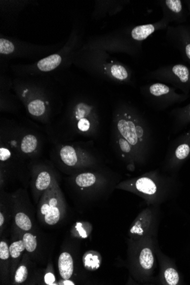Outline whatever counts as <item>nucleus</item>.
Segmentation results:
<instances>
[{
	"instance_id": "nucleus-1",
	"label": "nucleus",
	"mask_w": 190,
	"mask_h": 285,
	"mask_svg": "<svg viewBox=\"0 0 190 285\" xmlns=\"http://www.w3.org/2000/svg\"><path fill=\"white\" fill-rule=\"evenodd\" d=\"M29 161L21 150L17 122L2 120L0 123V190L13 180L27 188L31 180Z\"/></svg>"
},
{
	"instance_id": "nucleus-2",
	"label": "nucleus",
	"mask_w": 190,
	"mask_h": 285,
	"mask_svg": "<svg viewBox=\"0 0 190 285\" xmlns=\"http://www.w3.org/2000/svg\"><path fill=\"white\" fill-rule=\"evenodd\" d=\"M13 91L33 120L46 125L51 124L54 99L49 88L36 77L13 79Z\"/></svg>"
},
{
	"instance_id": "nucleus-3",
	"label": "nucleus",
	"mask_w": 190,
	"mask_h": 285,
	"mask_svg": "<svg viewBox=\"0 0 190 285\" xmlns=\"http://www.w3.org/2000/svg\"><path fill=\"white\" fill-rule=\"evenodd\" d=\"M80 39L76 24L74 25L68 41L58 51L31 64L12 65L11 70L16 76L37 77L68 69L81 47Z\"/></svg>"
},
{
	"instance_id": "nucleus-4",
	"label": "nucleus",
	"mask_w": 190,
	"mask_h": 285,
	"mask_svg": "<svg viewBox=\"0 0 190 285\" xmlns=\"http://www.w3.org/2000/svg\"><path fill=\"white\" fill-rule=\"evenodd\" d=\"M83 142H57L52 149L51 157L62 172L72 176L94 167V155Z\"/></svg>"
},
{
	"instance_id": "nucleus-5",
	"label": "nucleus",
	"mask_w": 190,
	"mask_h": 285,
	"mask_svg": "<svg viewBox=\"0 0 190 285\" xmlns=\"http://www.w3.org/2000/svg\"><path fill=\"white\" fill-rule=\"evenodd\" d=\"M62 121L68 134L74 136L94 135L99 124L95 107L76 97L69 103Z\"/></svg>"
},
{
	"instance_id": "nucleus-6",
	"label": "nucleus",
	"mask_w": 190,
	"mask_h": 285,
	"mask_svg": "<svg viewBox=\"0 0 190 285\" xmlns=\"http://www.w3.org/2000/svg\"><path fill=\"white\" fill-rule=\"evenodd\" d=\"M58 49V45H39L13 37L0 35V70L6 71L7 62L17 58L47 57Z\"/></svg>"
},
{
	"instance_id": "nucleus-7",
	"label": "nucleus",
	"mask_w": 190,
	"mask_h": 285,
	"mask_svg": "<svg viewBox=\"0 0 190 285\" xmlns=\"http://www.w3.org/2000/svg\"><path fill=\"white\" fill-rule=\"evenodd\" d=\"M37 205V216L43 224L53 226L64 219L67 203L58 179L44 192Z\"/></svg>"
},
{
	"instance_id": "nucleus-8",
	"label": "nucleus",
	"mask_w": 190,
	"mask_h": 285,
	"mask_svg": "<svg viewBox=\"0 0 190 285\" xmlns=\"http://www.w3.org/2000/svg\"><path fill=\"white\" fill-rule=\"evenodd\" d=\"M31 171L30 186L36 204L38 205L39 200L48 188L58 179L53 165L42 161L34 160L29 164Z\"/></svg>"
},
{
	"instance_id": "nucleus-9",
	"label": "nucleus",
	"mask_w": 190,
	"mask_h": 285,
	"mask_svg": "<svg viewBox=\"0 0 190 285\" xmlns=\"http://www.w3.org/2000/svg\"><path fill=\"white\" fill-rule=\"evenodd\" d=\"M13 214L12 225L22 232H36L35 212L27 188L12 192Z\"/></svg>"
},
{
	"instance_id": "nucleus-10",
	"label": "nucleus",
	"mask_w": 190,
	"mask_h": 285,
	"mask_svg": "<svg viewBox=\"0 0 190 285\" xmlns=\"http://www.w3.org/2000/svg\"><path fill=\"white\" fill-rule=\"evenodd\" d=\"M68 179L74 194L84 198L92 195L93 191L98 190L106 183L102 175L86 170L70 176Z\"/></svg>"
},
{
	"instance_id": "nucleus-11",
	"label": "nucleus",
	"mask_w": 190,
	"mask_h": 285,
	"mask_svg": "<svg viewBox=\"0 0 190 285\" xmlns=\"http://www.w3.org/2000/svg\"><path fill=\"white\" fill-rule=\"evenodd\" d=\"M18 141L22 153L29 161L38 160L42 153V140L34 129L18 124L17 122Z\"/></svg>"
},
{
	"instance_id": "nucleus-12",
	"label": "nucleus",
	"mask_w": 190,
	"mask_h": 285,
	"mask_svg": "<svg viewBox=\"0 0 190 285\" xmlns=\"http://www.w3.org/2000/svg\"><path fill=\"white\" fill-rule=\"evenodd\" d=\"M115 133L125 139L134 150L142 141L144 131L128 113L118 111L114 120Z\"/></svg>"
},
{
	"instance_id": "nucleus-13",
	"label": "nucleus",
	"mask_w": 190,
	"mask_h": 285,
	"mask_svg": "<svg viewBox=\"0 0 190 285\" xmlns=\"http://www.w3.org/2000/svg\"><path fill=\"white\" fill-rule=\"evenodd\" d=\"M13 79L6 75V71L0 70V111L14 113L18 109L19 100L13 94Z\"/></svg>"
},
{
	"instance_id": "nucleus-14",
	"label": "nucleus",
	"mask_w": 190,
	"mask_h": 285,
	"mask_svg": "<svg viewBox=\"0 0 190 285\" xmlns=\"http://www.w3.org/2000/svg\"><path fill=\"white\" fill-rule=\"evenodd\" d=\"M11 229V239L9 244V251L12 262L11 268V280L13 278L18 265H20L22 257L26 252L25 244L22 239V231L12 225Z\"/></svg>"
},
{
	"instance_id": "nucleus-15",
	"label": "nucleus",
	"mask_w": 190,
	"mask_h": 285,
	"mask_svg": "<svg viewBox=\"0 0 190 285\" xmlns=\"http://www.w3.org/2000/svg\"><path fill=\"white\" fill-rule=\"evenodd\" d=\"M13 201L12 193L0 190V235L4 233L11 221H13Z\"/></svg>"
},
{
	"instance_id": "nucleus-16",
	"label": "nucleus",
	"mask_w": 190,
	"mask_h": 285,
	"mask_svg": "<svg viewBox=\"0 0 190 285\" xmlns=\"http://www.w3.org/2000/svg\"><path fill=\"white\" fill-rule=\"evenodd\" d=\"M12 262L9 251V243L4 236L0 241V282L2 285L11 284Z\"/></svg>"
},
{
	"instance_id": "nucleus-17",
	"label": "nucleus",
	"mask_w": 190,
	"mask_h": 285,
	"mask_svg": "<svg viewBox=\"0 0 190 285\" xmlns=\"http://www.w3.org/2000/svg\"><path fill=\"white\" fill-rule=\"evenodd\" d=\"M152 222V216L150 213L145 212L138 217L134 221L129 230V235L133 239H140L147 234Z\"/></svg>"
},
{
	"instance_id": "nucleus-18",
	"label": "nucleus",
	"mask_w": 190,
	"mask_h": 285,
	"mask_svg": "<svg viewBox=\"0 0 190 285\" xmlns=\"http://www.w3.org/2000/svg\"><path fill=\"white\" fill-rule=\"evenodd\" d=\"M32 261L29 254L26 251L11 280V284L21 285L27 282L30 276Z\"/></svg>"
},
{
	"instance_id": "nucleus-19",
	"label": "nucleus",
	"mask_w": 190,
	"mask_h": 285,
	"mask_svg": "<svg viewBox=\"0 0 190 285\" xmlns=\"http://www.w3.org/2000/svg\"><path fill=\"white\" fill-rule=\"evenodd\" d=\"M22 239L25 244L26 251L32 260L40 257V242L36 232H22Z\"/></svg>"
},
{
	"instance_id": "nucleus-20",
	"label": "nucleus",
	"mask_w": 190,
	"mask_h": 285,
	"mask_svg": "<svg viewBox=\"0 0 190 285\" xmlns=\"http://www.w3.org/2000/svg\"><path fill=\"white\" fill-rule=\"evenodd\" d=\"M32 1H0V11L3 16L6 17H12L17 16L25 7L32 3Z\"/></svg>"
},
{
	"instance_id": "nucleus-21",
	"label": "nucleus",
	"mask_w": 190,
	"mask_h": 285,
	"mask_svg": "<svg viewBox=\"0 0 190 285\" xmlns=\"http://www.w3.org/2000/svg\"><path fill=\"white\" fill-rule=\"evenodd\" d=\"M58 271L63 280L72 279L74 272V262L72 255L70 253L64 251L59 256Z\"/></svg>"
},
{
	"instance_id": "nucleus-22",
	"label": "nucleus",
	"mask_w": 190,
	"mask_h": 285,
	"mask_svg": "<svg viewBox=\"0 0 190 285\" xmlns=\"http://www.w3.org/2000/svg\"><path fill=\"white\" fill-rule=\"evenodd\" d=\"M139 263L143 271L149 272L153 268L154 257L153 251L150 247L141 249L139 256Z\"/></svg>"
},
{
	"instance_id": "nucleus-23",
	"label": "nucleus",
	"mask_w": 190,
	"mask_h": 285,
	"mask_svg": "<svg viewBox=\"0 0 190 285\" xmlns=\"http://www.w3.org/2000/svg\"><path fill=\"white\" fill-rule=\"evenodd\" d=\"M83 263L85 269L88 271H94L98 269L102 263L100 254L96 251H87L83 257Z\"/></svg>"
},
{
	"instance_id": "nucleus-24",
	"label": "nucleus",
	"mask_w": 190,
	"mask_h": 285,
	"mask_svg": "<svg viewBox=\"0 0 190 285\" xmlns=\"http://www.w3.org/2000/svg\"><path fill=\"white\" fill-rule=\"evenodd\" d=\"M134 186L137 191L147 195H153L157 191V187L154 181L147 177L138 179Z\"/></svg>"
},
{
	"instance_id": "nucleus-25",
	"label": "nucleus",
	"mask_w": 190,
	"mask_h": 285,
	"mask_svg": "<svg viewBox=\"0 0 190 285\" xmlns=\"http://www.w3.org/2000/svg\"><path fill=\"white\" fill-rule=\"evenodd\" d=\"M154 31V26L152 24L138 26L132 30L131 36L133 39L140 41L147 39Z\"/></svg>"
},
{
	"instance_id": "nucleus-26",
	"label": "nucleus",
	"mask_w": 190,
	"mask_h": 285,
	"mask_svg": "<svg viewBox=\"0 0 190 285\" xmlns=\"http://www.w3.org/2000/svg\"><path fill=\"white\" fill-rule=\"evenodd\" d=\"M115 142L118 149L121 153L122 157L128 158L132 156L134 149L127 141L115 133Z\"/></svg>"
},
{
	"instance_id": "nucleus-27",
	"label": "nucleus",
	"mask_w": 190,
	"mask_h": 285,
	"mask_svg": "<svg viewBox=\"0 0 190 285\" xmlns=\"http://www.w3.org/2000/svg\"><path fill=\"white\" fill-rule=\"evenodd\" d=\"M164 278L167 284L170 285H176L180 281V276L176 270L173 268L166 269L164 272Z\"/></svg>"
},
{
	"instance_id": "nucleus-28",
	"label": "nucleus",
	"mask_w": 190,
	"mask_h": 285,
	"mask_svg": "<svg viewBox=\"0 0 190 285\" xmlns=\"http://www.w3.org/2000/svg\"><path fill=\"white\" fill-rule=\"evenodd\" d=\"M172 71L182 82H187L189 77V71L187 67L182 65H176L173 67Z\"/></svg>"
},
{
	"instance_id": "nucleus-29",
	"label": "nucleus",
	"mask_w": 190,
	"mask_h": 285,
	"mask_svg": "<svg viewBox=\"0 0 190 285\" xmlns=\"http://www.w3.org/2000/svg\"><path fill=\"white\" fill-rule=\"evenodd\" d=\"M150 91L152 95L160 96L168 94L170 91V89L165 84L156 83L152 85L150 88Z\"/></svg>"
},
{
	"instance_id": "nucleus-30",
	"label": "nucleus",
	"mask_w": 190,
	"mask_h": 285,
	"mask_svg": "<svg viewBox=\"0 0 190 285\" xmlns=\"http://www.w3.org/2000/svg\"><path fill=\"white\" fill-rule=\"evenodd\" d=\"M190 151V148L188 144H182V145L178 147L176 150V157L179 160H184V159L188 157Z\"/></svg>"
},
{
	"instance_id": "nucleus-31",
	"label": "nucleus",
	"mask_w": 190,
	"mask_h": 285,
	"mask_svg": "<svg viewBox=\"0 0 190 285\" xmlns=\"http://www.w3.org/2000/svg\"><path fill=\"white\" fill-rule=\"evenodd\" d=\"M166 3L169 8L175 13H180L182 10L180 0H167Z\"/></svg>"
},
{
	"instance_id": "nucleus-32",
	"label": "nucleus",
	"mask_w": 190,
	"mask_h": 285,
	"mask_svg": "<svg viewBox=\"0 0 190 285\" xmlns=\"http://www.w3.org/2000/svg\"><path fill=\"white\" fill-rule=\"evenodd\" d=\"M76 229L78 232V235L81 238H86L89 235L90 230H89V225L87 227L85 224L78 223L76 224Z\"/></svg>"
},
{
	"instance_id": "nucleus-33",
	"label": "nucleus",
	"mask_w": 190,
	"mask_h": 285,
	"mask_svg": "<svg viewBox=\"0 0 190 285\" xmlns=\"http://www.w3.org/2000/svg\"><path fill=\"white\" fill-rule=\"evenodd\" d=\"M44 281L47 285H54L55 283L54 273L52 271H48L44 275Z\"/></svg>"
},
{
	"instance_id": "nucleus-34",
	"label": "nucleus",
	"mask_w": 190,
	"mask_h": 285,
	"mask_svg": "<svg viewBox=\"0 0 190 285\" xmlns=\"http://www.w3.org/2000/svg\"><path fill=\"white\" fill-rule=\"evenodd\" d=\"M186 53L188 58L190 59V44H188L187 46H186Z\"/></svg>"
},
{
	"instance_id": "nucleus-35",
	"label": "nucleus",
	"mask_w": 190,
	"mask_h": 285,
	"mask_svg": "<svg viewBox=\"0 0 190 285\" xmlns=\"http://www.w3.org/2000/svg\"></svg>"
}]
</instances>
